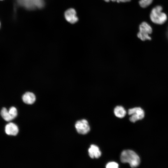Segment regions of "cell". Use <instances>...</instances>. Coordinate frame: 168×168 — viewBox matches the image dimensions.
<instances>
[{
  "mask_svg": "<svg viewBox=\"0 0 168 168\" xmlns=\"http://www.w3.org/2000/svg\"><path fill=\"white\" fill-rule=\"evenodd\" d=\"M120 160L122 163H128L133 168L138 166L140 161V158L137 153L130 150H124L122 152Z\"/></svg>",
  "mask_w": 168,
  "mask_h": 168,
  "instance_id": "6da1fadb",
  "label": "cell"
},
{
  "mask_svg": "<svg viewBox=\"0 0 168 168\" xmlns=\"http://www.w3.org/2000/svg\"><path fill=\"white\" fill-rule=\"evenodd\" d=\"M162 7L161 6H157L152 10L150 17L152 21L154 23L161 25L163 24L167 19L166 14L162 12Z\"/></svg>",
  "mask_w": 168,
  "mask_h": 168,
  "instance_id": "7a4b0ae2",
  "label": "cell"
},
{
  "mask_svg": "<svg viewBox=\"0 0 168 168\" xmlns=\"http://www.w3.org/2000/svg\"><path fill=\"white\" fill-rule=\"evenodd\" d=\"M152 31L151 26L147 22H143L139 25V31L137 34V36L142 41L150 40L151 38L149 35L152 33Z\"/></svg>",
  "mask_w": 168,
  "mask_h": 168,
  "instance_id": "3957f363",
  "label": "cell"
},
{
  "mask_svg": "<svg viewBox=\"0 0 168 168\" xmlns=\"http://www.w3.org/2000/svg\"><path fill=\"white\" fill-rule=\"evenodd\" d=\"M18 4L26 9L32 10L43 7L44 0H17Z\"/></svg>",
  "mask_w": 168,
  "mask_h": 168,
  "instance_id": "277c9868",
  "label": "cell"
},
{
  "mask_svg": "<svg viewBox=\"0 0 168 168\" xmlns=\"http://www.w3.org/2000/svg\"><path fill=\"white\" fill-rule=\"evenodd\" d=\"M128 114L131 115L130 121L133 123L142 119L144 116V112L140 107H136L128 110Z\"/></svg>",
  "mask_w": 168,
  "mask_h": 168,
  "instance_id": "5b68a950",
  "label": "cell"
},
{
  "mask_svg": "<svg viewBox=\"0 0 168 168\" xmlns=\"http://www.w3.org/2000/svg\"><path fill=\"white\" fill-rule=\"evenodd\" d=\"M75 127L77 132L82 134L87 133L90 130V127L88 123L85 119L77 121L75 124Z\"/></svg>",
  "mask_w": 168,
  "mask_h": 168,
  "instance_id": "8992f818",
  "label": "cell"
},
{
  "mask_svg": "<svg viewBox=\"0 0 168 168\" xmlns=\"http://www.w3.org/2000/svg\"><path fill=\"white\" fill-rule=\"evenodd\" d=\"M64 16L67 21L71 23L74 24L78 21L76 11L73 8L67 10L65 12Z\"/></svg>",
  "mask_w": 168,
  "mask_h": 168,
  "instance_id": "52a82bcc",
  "label": "cell"
},
{
  "mask_svg": "<svg viewBox=\"0 0 168 168\" xmlns=\"http://www.w3.org/2000/svg\"><path fill=\"white\" fill-rule=\"evenodd\" d=\"M5 131L6 133L8 135L15 136L18 133L19 129L16 124L10 123L6 125Z\"/></svg>",
  "mask_w": 168,
  "mask_h": 168,
  "instance_id": "ba28073f",
  "label": "cell"
},
{
  "mask_svg": "<svg viewBox=\"0 0 168 168\" xmlns=\"http://www.w3.org/2000/svg\"><path fill=\"white\" fill-rule=\"evenodd\" d=\"M89 155L92 158H98L101 155L99 148L94 144L91 145L88 150Z\"/></svg>",
  "mask_w": 168,
  "mask_h": 168,
  "instance_id": "9c48e42d",
  "label": "cell"
},
{
  "mask_svg": "<svg viewBox=\"0 0 168 168\" xmlns=\"http://www.w3.org/2000/svg\"><path fill=\"white\" fill-rule=\"evenodd\" d=\"M22 99L25 103L28 104H32L35 102L36 97L33 93L27 92L23 95Z\"/></svg>",
  "mask_w": 168,
  "mask_h": 168,
  "instance_id": "30bf717a",
  "label": "cell"
},
{
  "mask_svg": "<svg viewBox=\"0 0 168 168\" xmlns=\"http://www.w3.org/2000/svg\"><path fill=\"white\" fill-rule=\"evenodd\" d=\"M0 114L2 117L5 121H10L15 118L5 108H3L1 110Z\"/></svg>",
  "mask_w": 168,
  "mask_h": 168,
  "instance_id": "8fae6325",
  "label": "cell"
},
{
  "mask_svg": "<svg viewBox=\"0 0 168 168\" xmlns=\"http://www.w3.org/2000/svg\"><path fill=\"white\" fill-rule=\"evenodd\" d=\"M114 113L116 117L120 118L124 117L126 114V110L121 106H116L114 109Z\"/></svg>",
  "mask_w": 168,
  "mask_h": 168,
  "instance_id": "7c38bea8",
  "label": "cell"
},
{
  "mask_svg": "<svg viewBox=\"0 0 168 168\" xmlns=\"http://www.w3.org/2000/svg\"><path fill=\"white\" fill-rule=\"evenodd\" d=\"M153 0H140L139 1L140 6L142 8H145L150 5Z\"/></svg>",
  "mask_w": 168,
  "mask_h": 168,
  "instance_id": "4fadbf2b",
  "label": "cell"
},
{
  "mask_svg": "<svg viewBox=\"0 0 168 168\" xmlns=\"http://www.w3.org/2000/svg\"><path fill=\"white\" fill-rule=\"evenodd\" d=\"M106 167L107 168H118L119 165L115 162H110L106 164Z\"/></svg>",
  "mask_w": 168,
  "mask_h": 168,
  "instance_id": "5bb4252c",
  "label": "cell"
},
{
  "mask_svg": "<svg viewBox=\"0 0 168 168\" xmlns=\"http://www.w3.org/2000/svg\"><path fill=\"white\" fill-rule=\"evenodd\" d=\"M130 0H116V1L118 3L120 2H129Z\"/></svg>",
  "mask_w": 168,
  "mask_h": 168,
  "instance_id": "9a60e30c",
  "label": "cell"
},
{
  "mask_svg": "<svg viewBox=\"0 0 168 168\" xmlns=\"http://www.w3.org/2000/svg\"><path fill=\"white\" fill-rule=\"evenodd\" d=\"M104 1H105L106 2H108L110 1H111L112 2H115L116 1V0H104Z\"/></svg>",
  "mask_w": 168,
  "mask_h": 168,
  "instance_id": "2e32d148",
  "label": "cell"
},
{
  "mask_svg": "<svg viewBox=\"0 0 168 168\" xmlns=\"http://www.w3.org/2000/svg\"><path fill=\"white\" fill-rule=\"evenodd\" d=\"M167 36L168 38V31H167Z\"/></svg>",
  "mask_w": 168,
  "mask_h": 168,
  "instance_id": "e0dca14e",
  "label": "cell"
},
{
  "mask_svg": "<svg viewBox=\"0 0 168 168\" xmlns=\"http://www.w3.org/2000/svg\"></svg>",
  "mask_w": 168,
  "mask_h": 168,
  "instance_id": "ac0fdd59",
  "label": "cell"
},
{
  "mask_svg": "<svg viewBox=\"0 0 168 168\" xmlns=\"http://www.w3.org/2000/svg\"></svg>",
  "mask_w": 168,
  "mask_h": 168,
  "instance_id": "d6986e66",
  "label": "cell"
}]
</instances>
